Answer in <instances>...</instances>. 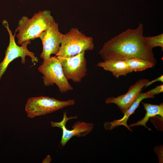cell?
Returning <instances> with one entry per match:
<instances>
[{"instance_id":"cell-5","label":"cell","mask_w":163,"mask_h":163,"mask_svg":"<svg viewBox=\"0 0 163 163\" xmlns=\"http://www.w3.org/2000/svg\"><path fill=\"white\" fill-rule=\"evenodd\" d=\"M75 103L73 99L63 101L47 96L33 97L28 100L25 111L27 117L32 118L53 113Z\"/></svg>"},{"instance_id":"cell-14","label":"cell","mask_w":163,"mask_h":163,"mask_svg":"<svg viewBox=\"0 0 163 163\" xmlns=\"http://www.w3.org/2000/svg\"><path fill=\"white\" fill-rule=\"evenodd\" d=\"M130 69L133 72H140L153 67L152 62L141 59L132 58L125 60Z\"/></svg>"},{"instance_id":"cell-9","label":"cell","mask_w":163,"mask_h":163,"mask_svg":"<svg viewBox=\"0 0 163 163\" xmlns=\"http://www.w3.org/2000/svg\"><path fill=\"white\" fill-rule=\"evenodd\" d=\"M77 118L76 116L67 117L66 112H64L63 119L61 121L59 122H51V125L52 127H58L62 129V136L60 142L62 146H64L73 136L81 137L85 136L91 132L94 128V125L92 123L78 121L74 124L72 126V129H67L65 126L67 121L69 120L76 119Z\"/></svg>"},{"instance_id":"cell-8","label":"cell","mask_w":163,"mask_h":163,"mask_svg":"<svg viewBox=\"0 0 163 163\" xmlns=\"http://www.w3.org/2000/svg\"><path fill=\"white\" fill-rule=\"evenodd\" d=\"M64 34L59 31L58 24L56 22L40 34L39 37L42 41L43 51L40 57L43 61L50 59L52 54H57Z\"/></svg>"},{"instance_id":"cell-10","label":"cell","mask_w":163,"mask_h":163,"mask_svg":"<svg viewBox=\"0 0 163 163\" xmlns=\"http://www.w3.org/2000/svg\"><path fill=\"white\" fill-rule=\"evenodd\" d=\"M149 81L147 79L139 80L129 87L126 93L116 97H109L106 99L105 103L116 104L124 114L137 99Z\"/></svg>"},{"instance_id":"cell-11","label":"cell","mask_w":163,"mask_h":163,"mask_svg":"<svg viewBox=\"0 0 163 163\" xmlns=\"http://www.w3.org/2000/svg\"><path fill=\"white\" fill-rule=\"evenodd\" d=\"M153 98L147 94L145 92H140L137 99L132 104L129 108L124 113L123 117L122 118L114 120L110 122H106L104 124L105 129L110 130L115 127L120 125L125 126L129 130L133 132L132 130L129 126L127 122L129 117L133 113L136 109L139 107L141 101L145 99Z\"/></svg>"},{"instance_id":"cell-2","label":"cell","mask_w":163,"mask_h":163,"mask_svg":"<svg viewBox=\"0 0 163 163\" xmlns=\"http://www.w3.org/2000/svg\"><path fill=\"white\" fill-rule=\"evenodd\" d=\"M51 11L48 10L39 11L30 18L23 16L19 20L15 32L18 44L21 45L24 42L33 40L38 38L40 34L48 29L54 22Z\"/></svg>"},{"instance_id":"cell-17","label":"cell","mask_w":163,"mask_h":163,"mask_svg":"<svg viewBox=\"0 0 163 163\" xmlns=\"http://www.w3.org/2000/svg\"><path fill=\"white\" fill-rule=\"evenodd\" d=\"M163 82V76L161 75L158 78L150 81H148L145 87H147L149 86L152 85V83L155 82Z\"/></svg>"},{"instance_id":"cell-6","label":"cell","mask_w":163,"mask_h":163,"mask_svg":"<svg viewBox=\"0 0 163 163\" xmlns=\"http://www.w3.org/2000/svg\"><path fill=\"white\" fill-rule=\"evenodd\" d=\"M2 24L8 32L10 39L8 46L5 52V57L0 63V80L10 63L17 58L21 57V62L24 64L25 63V57L27 56L30 57L32 62L34 64L38 62V58L35 56L34 53L29 51L27 48V45L30 44L31 40L23 42L21 46L18 45L15 40V33L14 35L13 34L9 28L8 22L4 20Z\"/></svg>"},{"instance_id":"cell-3","label":"cell","mask_w":163,"mask_h":163,"mask_svg":"<svg viewBox=\"0 0 163 163\" xmlns=\"http://www.w3.org/2000/svg\"><path fill=\"white\" fill-rule=\"evenodd\" d=\"M94 49L93 39L77 28H72L64 36L57 56L69 57Z\"/></svg>"},{"instance_id":"cell-15","label":"cell","mask_w":163,"mask_h":163,"mask_svg":"<svg viewBox=\"0 0 163 163\" xmlns=\"http://www.w3.org/2000/svg\"><path fill=\"white\" fill-rule=\"evenodd\" d=\"M144 40L151 49L156 47L159 46L163 48V34L152 37H144Z\"/></svg>"},{"instance_id":"cell-13","label":"cell","mask_w":163,"mask_h":163,"mask_svg":"<svg viewBox=\"0 0 163 163\" xmlns=\"http://www.w3.org/2000/svg\"><path fill=\"white\" fill-rule=\"evenodd\" d=\"M145 110L146 111L144 117L141 120L137 122L130 124L129 126L130 128L135 126H143L149 130H151L146 126V123L150 118L154 117L156 115H159L163 117V104L159 105L151 104L142 102Z\"/></svg>"},{"instance_id":"cell-12","label":"cell","mask_w":163,"mask_h":163,"mask_svg":"<svg viewBox=\"0 0 163 163\" xmlns=\"http://www.w3.org/2000/svg\"><path fill=\"white\" fill-rule=\"evenodd\" d=\"M98 67L111 72L116 78L121 76H126L133 71L130 69L125 60H109L98 63Z\"/></svg>"},{"instance_id":"cell-1","label":"cell","mask_w":163,"mask_h":163,"mask_svg":"<svg viewBox=\"0 0 163 163\" xmlns=\"http://www.w3.org/2000/svg\"><path fill=\"white\" fill-rule=\"evenodd\" d=\"M143 26L128 29L104 43L99 52L104 60L137 58L156 63L152 50L145 43Z\"/></svg>"},{"instance_id":"cell-4","label":"cell","mask_w":163,"mask_h":163,"mask_svg":"<svg viewBox=\"0 0 163 163\" xmlns=\"http://www.w3.org/2000/svg\"><path fill=\"white\" fill-rule=\"evenodd\" d=\"M38 70L43 75V81L45 86H49L56 84L62 93L73 90L65 77L61 64L56 56H51L49 59L43 61Z\"/></svg>"},{"instance_id":"cell-16","label":"cell","mask_w":163,"mask_h":163,"mask_svg":"<svg viewBox=\"0 0 163 163\" xmlns=\"http://www.w3.org/2000/svg\"><path fill=\"white\" fill-rule=\"evenodd\" d=\"M163 92V85H161L156 87L154 88L151 89L145 92L148 95L154 98V95L158 94Z\"/></svg>"},{"instance_id":"cell-7","label":"cell","mask_w":163,"mask_h":163,"mask_svg":"<svg viewBox=\"0 0 163 163\" xmlns=\"http://www.w3.org/2000/svg\"><path fill=\"white\" fill-rule=\"evenodd\" d=\"M85 54L84 52L69 57L56 56L61 64L64 75L68 80L79 83L86 75L87 61Z\"/></svg>"}]
</instances>
